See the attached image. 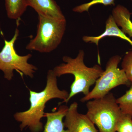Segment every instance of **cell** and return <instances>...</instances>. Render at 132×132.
Here are the masks:
<instances>
[{
	"instance_id": "1",
	"label": "cell",
	"mask_w": 132,
	"mask_h": 132,
	"mask_svg": "<svg viewBox=\"0 0 132 132\" xmlns=\"http://www.w3.org/2000/svg\"><path fill=\"white\" fill-rule=\"evenodd\" d=\"M29 93L30 108L27 111L16 113L14 116L16 121L21 123L20 128L21 131L28 128L32 132H40L43 129L41 120L44 117L45 104L53 98L65 100L69 93L65 90L59 89L57 86V77L52 70L48 72L45 89L40 92L29 90Z\"/></svg>"
},
{
	"instance_id": "2",
	"label": "cell",
	"mask_w": 132,
	"mask_h": 132,
	"mask_svg": "<svg viewBox=\"0 0 132 132\" xmlns=\"http://www.w3.org/2000/svg\"><path fill=\"white\" fill-rule=\"evenodd\" d=\"M85 55L84 51L80 50L75 58L64 56L62 60L65 63H62L54 68L53 71L57 77L70 74L73 75L75 78L74 81L71 85L68 98L59 105L64 102L68 103L72 97L79 93H82L85 95L88 94L90 87L95 84L104 71L101 66L98 64L92 67L86 65L84 62Z\"/></svg>"
},
{
	"instance_id": "3",
	"label": "cell",
	"mask_w": 132,
	"mask_h": 132,
	"mask_svg": "<svg viewBox=\"0 0 132 132\" xmlns=\"http://www.w3.org/2000/svg\"><path fill=\"white\" fill-rule=\"evenodd\" d=\"M86 115L100 132H116L123 117L116 99L111 93L101 98L90 100L86 104Z\"/></svg>"
},
{
	"instance_id": "4",
	"label": "cell",
	"mask_w": 132,
	"mask_h": 132,
	"mask_svg": "<svg viewBox=\"0 0 132 132\" xmlns=\"http://www.w3.org/2000/svg\"><path fill=\"white\" fill-rule=\"evenodd\" d=\"M37 34L26 49L41 53H48L56 49L61 43L65 31V18H54L38 15Z\"/></svg>"
},
{
	"instance_id": "5",
	"label": "cell",
	"mask_w": 132,
	"mask_h": 132,
	"mask_svg": "<svg viewBox=\"0 0 132 132\" xmlns=\"http://www.w3.org/2000/svg\"><path fill=\"white\" fill-rule=\"evenodd\" d=\"M121 59L119 55H113L109 59L105 69L96 81L94 87L88 94L80 99L81 102H84L103 97L118 86L131 85L124 70L118 68Z\"/></svg>"
},
{
	"instance_id": "6",
	"label": "cell",
	"mask_w": 132,
	"mask_h": 132,
	"mask_svg": "<svg viewBox=\"0 0 132 132\" xmlns=\"http://www.w3.org/2000/svg\"><path fill=\"white\" fill-rule=\"evenodd\" d=\"M19 34V31L16 28L12 39L7 41L5 39V45L0 52V70L4 73V77L8 80L12 79L13 71L16 70L21 74H24L31 78L37 68L28 62L32 57L30 54L21 56L17 54L15 49L14 45Z\"/></svg>"
},
{
	"instance_id": "7",
	"label": "cell",
	"mask_w": 132,
	"mask_h": 132,
	"mask_svg": "<svg viewBox=\"0 0 132 132\" xmlns=\"http://www.w3.org/2000/svg\"><path fill=\"white\" fill-rule=\"evenodd\" d=\"M78 106L75 102L69 107L64 122L65 127L69 132H98L86 114L78 112Z\"/></svg>"
},
{
	"instance_id": "8",
	"label": "cell",
	"mask_w": 132,
	"mask_h": 132,
	"mask_svg": "<svg viewBox=\"0 0 132 132\" xmlns=\"http://www.w3.org/2000/svg\"><path fill=\"white\" fill-rule=\"evenodd\" d=\"M107 36L118 37L129 43L132 47V40L123 33L116 23L112 15H110L105 22V29L104 32L98 36H84L82 39L84 42L93 43L98 46L100 41Z\"/></svg>"
},
{
	"instance_id": "9",
	"label": "cell",
	"mask_w": 132,
	"mask_h": 132,
	"mask_svg": "<svg viewBox=\"0 0 132 132\" xmlns=\"http://www.w3.org/2000/svg\"><path fill=\"white\" fill-rule=\"evenodd\" d=\"M28 6L35 10L38 15L54 18H63L65 16L54 0H26Z\"/></svg>"
},
{
	"instance_id": "10",
	"label": "cell",
	"mask_w": 132,
	"mask_h": 132,
	"mask_svg": "<svg viewBox=\"0 0 132 132\" xmlns=\"http://www.w3.org/2000/svg\"><path fill=\"white\" fill-rule=\"evenodd\" d=\"M68 108L66 105H60L55 112L45 113L44 117L46 118L47 121L43 132H69L64 129L63 122Z\"/></svg>"
},
{
	"instance_id": "11",
	"label": "cell",
	"mask_w": 132,
	"mask_h": 132,
	"mask_svg": "<svg viewBox=\"0 0 132 132\" xmlns=\"http://www.w3.org/2000/svg\"><path fill=\"white\" fill-rule=\"evenodd\" d=\"M131 13L124 6L118 5L112 11V16L118 27L121 28V31L132 38Z\"/></svg>"
},
{
	"instance_id": "12",
	"label": "cell",
	"mask_w": 132,
	"mask_h": 132,
	"mask_svg": "<svg viewBox=\"0 0 132 132\" xmlns=\"http://www.w3.org/2000/svg\"><path fill=\"white\" fill-rule=\"evenodd\" d=\"M8 17L14 20L20 19L27 10L26 0H5Z\"/></svg>"
},
{
	"instance_id": "13",
	"label": "cell",
	"mask_w": 132,
	"mask_h": 132,
	"mask_svg": "<svg viewBox=\"0 0 132 132\" xmlns=\"http://www.w3.org/2000/svg\"><path fill=\"white\" fill-rule=\"evenodd\" d=\"M116 102L123 114L132 117V83L125 94L116 99Z\"/></svg>"
},
{
	"instance_id": "14",
	"label": "cell",
	"mask_w": 132,
	"mask_h": 132,
	"mask_svg": "<svg viewBox=\"0 0 132 132\" xmlns=\"http://www.w3.org/2000/svg\"><path fill=\"white\" fill-rule=\"evenodd\" d=\"M101 4L104 6L115 5L114 0H92L90 2L84 3L74 8L73 11L76 13H82L88 12L90 7L96 4Z\"/></svg>"
},
{
	"instance_id": "15",
	"label": "cell",
	"mask_w": 132,
	"mask_h": 132,
	"mask_svg": "<svg viewBox=\"0 0 132 132\" xmlns=\"http://www.w3.org/2000/svg\"><path fill=\"white\" fill-rule=\"evenodd\" d=\"M121 67L128 80L132 83V50L126 53L121 62Z\"/></svg>"
},
{
	"instance_id": "16",
	"label": "cell",
	"mask_w": 132,
	"mask_h": 132,
	"mask_svg": "<svg viewBox=\"0 0 132 132\" xmlns=\"http://www.w3.org/2000/svg\"><path fill=\"white\" fill-rule=\"evenodd\" d=\"M116 131L132 132V117L124 114L118 123Z\"/></svg>"
}]
</instances>
